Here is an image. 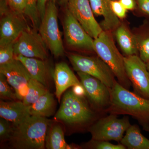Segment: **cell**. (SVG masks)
I'll use <instances>...</instances> for the list:
<instances>
[{
    "label": "cell",
    "mask_w": 149,
    "mask_h": 149,
    "mask_svg": "<svg viewBox=\"0 0 149 149\" xmlns=\"http://www.w3.org/2000/svg\"><path fill=\"white\" fill-rule=\"evenodd\" d=\"M111 99L106 112L115 115H128L149 132V100L131 92L116 81L110 89Z\"/></svg>",
    "instance_id": "6da1fadb"
},
{
    "label": "cell",
    "mask_w": 149,
    "mask_h": 149,
    "mask_svg": "<svg viewBox=\"0 0 149 149\" xmlns=\"http://www.w3.org/2000/svg\"><path fill=\"white\" fill-rule=\"evenodd\" d=\"M50 121L47 118L29 116L20 124L13 126L8 141L12 148L44 149Z\"/></svg>",
    "instance_id": "7a4b0ae2"
},
{
    "label": "cell",
    "mask_w": 149,
    "mask_h": 149,
    "mask_svg": "<svg viewBox=\"0 0 149 149\" xmlns=\"http://www.w3.org/2000/svg\"><path fill=\"white\" fill-rule=\"evenodd\" d=\"M94 52L109 66L118 82L129 90L132 85L125 71L124 57L116 47L110 31L104 30L94 39Z\"/></svg>",
    "instance_id": "3957f363"
},
{
    "label": "cell",
    "mask_w": 149,
    "mask_h": 149,
    "mask_svg": "<svg viewBox=\"0 0 149 149\" xmlns=\"http://www.w3.org/2000/svg\"><path fill=\"white\" fill-rule=\"evenodd\" d=\"M96 117V113L85 97L75 95L70 90L65 93L54 118L70 126H82L91 123Z\"/></svg>",
    "instance_id": "277c9868"
},
{
    "label": "cell",
    "mask_w": 149,
    "mask_h": 149,
    "mask_svg": "<svg viewBox=\"0 0 149 149\" xmlns=\"http://www.w3.org/2000/svg\"><path fill=\"white\" fill-rule=\"evenodd\" d=\"M38 31L48 49L55 57L64 55V46L59 28L55 2L49 1L47 3L45 16L41 20Z\"/></svg>",
    "instance_id": "5b68a950"
},
{
    "label": "cell",
    "mask_w": 149,
    "mask_h": 149,
    "mask_svg": "<svg viewBox=\"0 0 149 149\" xmlns=\"http://www.w3.org/2000/svg\"><path fill=\"white\" fill-rule=\"evenodd\" d=\"M68 58L75 71L84 72L95 77L110 89L116 81L111 70L99 56L70 54Z\"/></svg>",
    "instance_id": "8992f818"
},
{
    "label": "cell",
    "mask_w": 149,
    "mask_h": 149,
    "mask_svg": "<svg viewBox=\"0 0 149 149\" xmlns=\"http://www.w3.org/2000/svg\"><path fill=\"white\" fill-rule=\"evenodd\" d=\"M130 125L127 116L118 118L116 115L110 114L91 124L88 131L93 140L119 142L122 140L123 134Z\"/></svg>",
    "instance_id": "52a82bcc"
},
{
    "label": "cell",
    "mask_w": 149,
    "mask_h": 149,
    "mask_svg": "<svg viewBox=\"0 0 149 149\" xmlns=\"http://www.w3.org/2000/svg\"><path fill=\"white\" fill-rule=\"evenodd\" d=\"M0 46L14 43L29 25L25 15L13 10L4 0H0Z\"/></svg>",
    "instance_id": "ba28073f"
},
{
    "label": "cell",
    "mask_w": 149,
    "mask_h": 149,
    "mask_svg": "<svg viewBox=\"0 0 149 149\" xmlns=\"http://www.w3.org/2000/svg\"><path fill=\"white\" fill-rule=\"evenodd\" d=\"M15 55L46 60L48 58L47 46L38 30L28 26L14 43Z\"/></svg>",
    "instance_id": "9c48e42d"
},
{
    "label": "cell",
    "mask_w": 149,
    "mask_h": 149,
    "mask_svg": "<svg viewBox=\"0 0 149 149\" xmlns=\"http://www.w3.org/2000/svg\"><path fill=\"white\" fill-rule=\"evenodd\" d=\"M63 32L67 46L71 49L94 51V40L67 8L63 21Z\"/></svg>",
    "instance_id": "30bf717a"
},
{
    "label": "cell",
    "mask_w": 149,
    "mask_h": 149,
    "mask_svg": "<svg viewBox=\"0 0 149 149\" xmlns=\"http://www.w3.org/2000/svg\"><path fill=\"white\" fill-rule=\"evenodd\" d=\"M125 71L134 93L149 100V72L138 55L124 57Z\"/></svg>",
    "instance_id": "8fae6325"
},
{
    "label": "cell",
    "mask_w": 149,
    "mask_h": 149,
    "mask_svg": "<svg viewBox=\"0 0 149 149\" xmlns=\"http://www.w3.org/2000/svg\"><path fill=\"white\" fill-rule=\"evenodd\" d=\"M77 72L92 106L98 111H105L110 102V89L95 77L84 72Z\"/></svg>",
    "instance_id": "7c38bea8"
},
{
    "label": "cell",
    "mask_w": 149,
    "mask_h": 149,
    "mask_svg": "<svg viewBox=\"0 0 149 149\" xmlns=\"http://www.w3.org/2000/svg\"><path fill=\"white\" fill-rule=\"evenodd\" d=\"M0 73L5 75L18 100L22 101L27 95L32 77L25 66L19 60L14 59L0 65Z\"/></svg>",
    "instance_id": "4fadbf2b"
},
{
    "label": "cell",
    "mask_w": 149,
    "mask_h": 149,
    "mask_svg": "<svg viewBox=\"0 0 149 149\" xmlns=\"http://www.w3.org/2000/svg\"><path fill=\"white\" fill-rule=\"evenodd\" d=\"M66 6V8L93 39L97 38L104 31L95 18L90 0H69Z\"/></svg>",
    "instance_id": "5bb4252c"
},
{
    "label": "cell",
    "mask_w": 149,
    "mask_h": 149,
    "mask_svg": "<svg viewBox=\"0 0 149 149\" xmlns=\"http://www.w3.org/2000/svg\"><path fill=\"white\" fill-rule=\"evenodd\" d=\"M53 78L55 85V95L59 102H60L63 93L68 88L81 83L68 65L64 62L56 64Z\"/></svg>",
    "instance_id": "9a60e30c"
},
{
    "label": "cell",
    "mask_w": 149,
    "mask_h": 149,
    "mask_svg": "<svg viewBox=\"0 0 149 149\" xmlns=\"http://www.w3.org/2000/svg\"><path fill=\"white\" fill-rule=\"evenodd\" d=\"M29 116L28 107L22 101L0 102V116L10 122L13 126L20 124Z\"/></svg>",
    "instance_id": "2e32d148"
},
{
    "label": "cell",
    "mask_w": 149,
    "mask_h": 149,
    "mask_svg": "<svg viewBox=\"0 0 149 149\" xmlns=\"http://www.w3.org/2000/svg\"><path fill=\"white\" fill-rule=\"evenodd\" d=\"M111 1V0H90L95 15L103 18L101 27L105 31L114 30L120 24L119 18L112 10Z\"/></svg>",
    "instance_id": "e0dca14e"
},
{
    "label": "cell",
    "mask_w": 149,
    "mask_h": 149,
    "mask_svg": "<svg viewBox=\"0 0 149 149\" xmlns=\"http://www.w3.org/2000/svg\"><path fill=\"white\" fill-rule=\"evenodd\" d=\"M15 58L21 62L32 78L48 88L49 71L45 60L26 57L20 55L15 56Z\"/></svg>",
    "instance_id": "ac0fdd59"
},
{
    "label": "cell",
    "mask_w": 149,
    "mask_h": 149,
    "mask_svg": "<svg viewBox=\"0 0 149 149\" xmlns=\"http://www.w3.org/2000/svg\"><path fill=\"white\" fill-rule=\"evenodd\" d=\"M115 36L118 45L126 56L137 55L139 52L137 37L124 24L116 29Z\"/></svg>",
    "instance_id": "d6986e66"
},
{
    "label": "cell",
    "mask_w": 149,
    "mask_h": 149,
    "mask_svg": "<svg viewBox=\"0 0 149 149\" xmlns=\"http://www.w3.org/2000/svg\"><path fill=\"white\" fill-rule=\"evenodd\" d=\"M78 146L67 143L64 132L58 123L49 126L45 138V148L47 149H79Z\"/></svg>",
    "instance_id": "ffe728a7"
},
{
    "label": "cell",
    "mask_w": 149,
    "mask_h": 149,
    "mask_svg": "<svg viewBox=\"0 0 149 149\" xmlns=\"http://www.w3.org/2000/svg\"><path fill=\"white\" fill-rule=\"evenodd\" d=\"M28 107L30 115L47 118L54 112L55 101L53 95L49 91L41 96L34 103Z\"/></svg>",
    "instance_id": "44dd1931"
},
{
    "label": "cell",
    "mask_w": 149,
    "mask_h": 149,
    "mask_svg": "<svg viewBox=\"0 0 149 149\" xmlns=\"http://www.w3.org/2000/svg\"><path fill=\"white\" fill-rule=\"evenodd\" d=\"M120 143L128 149H149V140L141 133L138 125H130Z\"/></svg>",
    "instance_id": "7402d4cb"
},
{
    "label": "cell",
    "mask_w": 149,
    "mask_h": 149,
    "mask_svg": "<svg viewBox=\"0 0 149 149\" xmlns=\"http://www.w3.org/2000/svg\"><path fill=\"white\" fill-rule=\"evenodd\" d=\"M47 88L39 81L32 78L29 83L27 95L22 101L27 106L31 105L41 96L49 91Z\"/></svg>",
    "instance_id": "603a6c76"
},
{
    "label": "cell",
    "mask_w": 149,
    "mask_h": 149,
    "mask_svg": "<svg viewBox=\"0 0 149 149\" xmlns=\"http://www.w3.org/2000/svg\"><path fill=\"white\" fill-rule=\"evenodd\" d=\"M37 0H26V6L24 15L29 19L32 27L38 30L41 24L37 7Z\"/></svg>",
    "instance_id": "cb8c5ba5"
},
{
    "label": "cell",
    "mask_w": 149,
    "mask_h": 149,
    "mask_svg": "<svg viewBox=\"0 0 149 149\" xmlns=\"http://www.w3.org/2000/svg\"><path fill=\"white\" fill-rule=\"evenodd\" d=\"M139 56L147 63L149 62V31L137 37Z\"/></svg>",
    "instance_id": "d4e9b609"
},
{
    "label": "cell",
    "mask_w": 149,
    "mask_h": 149,
    "mask_svg": "<svg viewBox=\"0 0 149 149\" xmlns=\"http://www.w3.org/2000/svg\"><path fill=\"white\" fill-rule=\"evenodd\" d=\"M5 75L0 73V96L1 98L11 101L17 100L16 95L13 91Z\"/></svg>",
    "instance_id": "484cf974"
},
{
    "label": "cell",
    "mask_w": 149,
    "mask_h": 149,
    "mask_svg": "<svg viewBox=\"0 0 149 149\" xmlns=\"http://www.w3.org/2000/svg\"><path fill=\"white\" fill-rule=\"evenodd\" d=\"M84 148L92 149H125L122 144L114 145L108 141H99L92 139L83 145Z\"/></svg>",
    "instance_id": "4316f807"
},
{
    "label": "cell",
    "mask_w": 149,
    "mask_h": 149,
    "mask_svg": "<svg viewBox=\"0 0 149 149\" xmlns=\"http://www.w3.org/2000/svg\"><path fill=\"white\" fill-rule=\"evenodd\" d=\"M14 43L0 46V65L8 63L15 59Z\"/></svg>",
    "instance_id": "83f0119b"
},
{
    "label": "cell",
    "mask_w": 149,
    "mask_h": 149,
    "mask_svg": "<svg viewBox=\"0 0 149 149\" xmlns=\"http://www.w3.org/2000/svg\"><path fill=\"white\" fill-rule=\"evenodd\" d=\"M13 130V126L10 122L4 118H0V139L1 141H8Z\"/></svg>",
    "instance_id": "f1b7e54d"
},
{
    "label": "cell",
    "mask_w": 149,
    "mask_h": 149,
    "mask_svg": "<svg viewBox=\"0 0 149 149\" xmlns=\"http://www.w3.org/2000/svg\"><path fill=\"white\" fill-rule=\"evenodd\" d=\"M11 9L24 15L26 0H4Z\"/></svg>",
    "instance_id": "f546056e"
},
{
    "label": "cell",
    "mask_w": 149,
    "mask_h": 149,
    "mask_svg": "<svg viewBox=\"0 0 149 149\" xmlns=\"http://www.w3.org/2000/svg\"><path fill=\"white\" fill-rule=\"evenodd\" d=\"M111 6L112 10L118 18H125L127 10L122 5L119 0H111Z\"/></svg>",
    "instance_id": "4dcf8cb0"
},
{
    "label": "cell",
    "mask_w": 149,
    "mask_h": 149,
    "mask_svg": "<svg viewBox=\"0 0 149 149\" xmlns=\"http://www.w3.org/2000/svg\"><path fill=\"white\" fill-rule=\"evenodd\" d=\"M56 1L57 0H37V10H38L41 20L43 19L45 16L46 6L48 2L52 1L56 3Z\"/></svg>",
    "instance_id": "1f68e13d"
},
{
    "label": "cell",
    "mask_w": 149,
    "mask_h": 149,
    "mask_svg": "<svg viewBox=\"0 0 149 149\" xmlns=\"http://www.w3.org/2000/svg\"><path fill=\"white\" fill-rule=\"evenodd\" d=\"M140 10L149 17V0H136Z\"/></svg>",
    "instance_id": "d6a6232c"
},
{
    "label": "cell",
    "mask_w": 149,
    "mask_h": 149,
    "mask_svg": "<svg viewBox=\"0 0 149 149\" xmlns=\"http://www.w3.org/2000/svg\"><path fill=\"white\" fill-rule=\"evenodd\" d=\"M71 91L74 95L78 97H86V91L81 83L72 86Z\"/></svg>",
    "instance_id": "836d02e7"
},
{
    "label": "cell",
    "mask_w": 149,
    "mask_h": 149,
    "mask_svg": "<svg viewBox=\"0 0 149 149\" xmlns=\"http://www.w3.org/2000/svg\"><path fill=\"white\" fill-rule=\"evenodd\" d=\"M122 5L127 10H133L135 8L136 2L135 0H119Z\"/></svg>",
    "instance_id": "e575fe53"
},
{
    "label": "cell",
    "mask_w": 149,
    "mask_h": 149,
    "mask_svg": "<svg viewBox=\"0 0 149 149\" xmlns=\"http://www.w3.org/2000/svg\"><path fill=\"white\" fill-rule=\"evenodd\" d=\"M69 0H61V3L62 4L66 6L67 3L68 2Z\"/></svg>",
    "instance_id": "d590c367"
},
{
    "label": "cell",
    "mask_w": 149,
    "mask_h": 149,
    "mask_svg": "<svg viewBox=\"0 0 149 149\" xmlns=\"http://www.w3.org/2000/svg\"><path fill=\"white\" fill-rule=\"evenodd\" d=\"M146 64L147 69H148V71L149 72V62L146 63Z\"/></svg>",
    "instance_id": "8d00e7d4"
}]
</instances>
